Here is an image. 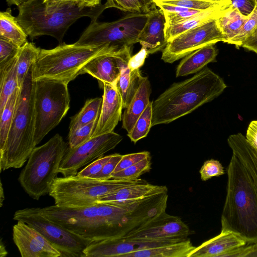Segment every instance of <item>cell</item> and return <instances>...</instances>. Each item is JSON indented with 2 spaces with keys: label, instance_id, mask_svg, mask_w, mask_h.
<instances>
[{
  "label": "cell",
  "instance_id": "6da1fadb",
  "mask_svg": "<svg viewBox=\"0 0 257 257\" xmlns=\"http://www.w3.org/2000/svg\"><path fill=\"white\" fill-rule=\"evenodd\" d=\"M139 201L96 203L76 208L54 205L40 209L43 215L52 222L94 241L118 238L124 216Z\"/></svg>",
  "mask_w": 257,
  "mask_h": 257
},
{
  "label": "cell",
  "instance_id": "d4e9b609",
  "mask_svg": "<svg viewBox=\"0 0 257 257\" xmlns=\"http://www.w3.org/2000/svg\"><path fill=\"white\" fill-rule=\"evenodd\" d=\"M231 6V2L227 0L219 6L201 11L181 23L165 27V35L166 41L168 42L182 33L206 22L217 19Z\"/></svg>",
  "mask_w": 257,
  "mask_h": 257
},
{
  "label": "cell",
  "instance_id": "f5cc1de1",
  "mask_svg": "<svg viewBox=\"0 0 257 257\" xmlns=\"http://www.w3.org/2000/svg\"><path fill=\"white\" fill-rule=\"evenodd\" d=\"M34 0H6L8 6L16 5L18 7Z\"/></svg>",
  "mask_w": 257,
  "mask_h": 257
},
{
  "label": "cell",
  "instance_id": "681fc988",
  "mask_svg": "<svg viewBox=\"0 0 257 257\" xmlns=\"http://www.w3.org/2000/svg\"><path fill=\"white\" fill-rule=\"evenodd\" d=\"M245 138L251 145L257 149V120L251 121L249 124Z\"/></svg>",
  "mask_w": 257,
  "mask_h": 257
},
{
  "label": "cell",
  "instance_id": "484cf974",
  "mask_svg": "<svg viewBox=\"0 0 257 257\" xmlns=\"http://www.w3.org/2000/svg\"><path fill=\"white\" fill-rule=\"evenodd\" d=\"M151 93L150 81L147 77H144L135 96L122 114V127L127 133L131 131L137 120L150 102Z\"/></svg>",
  "mask_w": 257,
  "mask_h": 257
},
{
  "label": "cell",
  "instance_id": "9f6ffc18",
  "mask_svg": "<svg viewBox=\"0 0 257 257\" xmlns=\"http://www.w3.org/2000/svg\"><path fill=\"white\" fill-rule=\"evenodd\" d=\"M0 186V207H2L3 204V201H4L5 197L4 193V191L2 183L1 181Z\"/></svg>",
  "mask_w": 257,
  "mask_h": 257
},
{
  "label": "cell",
  "instance_id": "11a10c76",
  "mask_svg": "<svg viewBox=\"0 0 257 257\" xmlns=\"http://www.w3.org/2000/svg\"><path fill=\"white\" fill-rule=\"evenodd\" d=\"M8 251H7L5 244L3 242L2 238L0 241V256L4 257L7 255Z\"/></svg>",
  "mask_w": 257,
  "mask_h": 257
},
{
  "label": "cell",
  "instance_id": "ac0fdd59",
  "mask_svg": "<svg viewBox=\"0 0 257 257\" xmlns=\"http://www.w3.org/2000/svg\"><path fill=\"white\" fill-rule=\"evenodd\" d=\"M165 25L163 12L154 4L148 13L147 22L138 37V42L146 49L148 55L163 51L166 47Z\"/></svg>",
  "mask_w": 257,
  "mask_h": 257
},
{
  "label": "cell",
  "instance_id": "d6986e66",
  "mask_svg": "<svg viewBox=\"0 0 257 257\" xmlns=\"http://www.w3.org/2000/svg\"><path fill=\"white\" fill-rule=\"evenodd\" d=\"M131 48L126 47L114 54L120 70L115 86L121 97L123 108L128 106L144 78L140 69L131 70L128 67V63L131 57Z\"/></svg>",
  "mask_w": 257,
  "mask_h": 257
},
{
  "label": "cell",
  "instance_id": "e0dca14e",
  "mask_svg": "<svg viewBox=\"0 0 257 257\" xmlns=\"http://www.w3.org/2000/svg\"><path fill=\"white\" fill-rule=\"evenodd\" d=\"M100 113L91 138L113 132L122 118V100L115 85H103Z\"/></svg>",
  "mask_w": 257,
  "mask_h": 257
},
{
  "label": "cell",
  "instance_id": "ab89813d",
  "mask_svg": "<svg viewBox=\"0 0 257 257\" xmlns=\"http://www.w3.org/2000/svg\"><path fill=\"white\" fill-rule=\"evenodd\" d=\"M199 173L201 179L206 181L212 177L223 175L225 171L224 167L219 161L212 159L204 162Z\"/></svg>",
  "mask_w": 257,
  "mask_h": 257
},
{
  "label": "cell",
  "instance_id": "603a6c76",
  "mask_svg": "<svg viewBox=\"0 0 257 257\" xmlns=\"http://www.w3.org/2000/svg\"><path fill=\"white\" fill-rule=\"evenodd\" d=\"M227 143L232 154L244 166L257 191V149L241 133L229 136Z\"/></svg>",
  "mask_w": 257,
  "mask_h": 257
},
{
  "label": "cell",
  "instance_id": "5b68a950",
  "mask_svg": "<svg viewBox=\"0 0 257 257\" xmlns=\"http://www.w3.org/2000/svg\"><path fill=\"white\" fill-rule=\"evenodd\" d=\"M32 67L19 88L6 149L0 156L1 171L23 167L36 147L34 141L35 81L32 79Z\"/></svg>",
  "mask_w": 257,
  "mask_h": 257
},
{
  "label": "cell",
  "instance_id": "d6a6232c",
  "mask_svg": "<svg viewBox=\"0 0 257 257\" xmlns=\"http://www.w3.org/2000/svg\"><path fill=\"white\" fill-rule=\"evenodd\" d=\"M19 91V88L18 87L9 97L2 112L0 113V156L3 154L6 149Z\"/></svg>",
  "mask_w": 257,
  "mask_h": 257
},
{
  "label": "cell",
  "instance_id": "3957f363",
  "mask_svg": "<svg viewBox=\"0 0 257 257\" xmlns=\"http://www.w3.org/2000/svg\"><path fill=\"white\" fill-rule=\"evenodd\" d=\"M226 194L221 231L233 232L247 244L257 242V191L239 159L232 154L227 168Z\"/></svg>",
  "mask_w": 257,
  "mask_h": 257
},
{
  "label": "cell",
  "instance_id": "52a82bcc",
  "mask_svg": "<svg viewBox=\"0 0 257 257\" xmlns=\"http://www.w3.org/2000/svg\"><path fill=\"white\" fill-rule=\"evenodd\" d=\"M67 148L62 137L57 134L33 150L18 178L21 186L32 198L38 200L49 194Z\"/></svg>",
  "mask_w": 257,
  "mask_h": 257
},
{
  "label": "cell",
  "instance_id": "ffe728a7",
  "mask_svg": "<svg viewBox=\"0 0 257 257\" xmlns=\"http://www.w3.org/2000/svg\"><path fill=\"white\" fill-rule=\"evenodd\" d=\"M165 192H168L166 186L153 185L140 178L103 196L96 203H116L137 200Z\"/></svg>",
  "mask_w": 257,
  "mask_h": 257
},
{
  "label": "cell",
  "instance_id": "74e56055",
  "mask_svg": "<svg viewBox=\"0 0 257 257\" xmlns=\"http://www.w3.org/2000/svg\"><path fill=\"white\" fill-rule=\"evenodd\" d=\"M97 120L77 128L68 134V144L70 148H75L89 140L92 137Z\"/></svg>",
  "mask_w": 257,
  "mask_h": 257
},
{
  "label": "cell",
  "instance_id": "277c9868",
  "mask_svg": "<svg viewBox=\"0 0 257 257\" xmlns=\"http://www.w3.org/2000/svg\"><path fill=\"white\" fill-rule=\"evenodd\" d=\"M18 7L16 18L31 39L48 35L60 44L66 31L78 19L87 17L96 21L107 9L105 3L87 7L74 2L44 0H34Z\"/></svg>",
  "mask_w": 257,
  "mask_h": 257
},
{
  "label": "cell",
  "instance_id": "ba28073f",
  "mask_svg": "<svg viewBox=\"0 0 257 257\" xmlns=\"http://www.w3.org/2000/svg\"><path fill=\"white\" fill-rule=\"evenodd\" d=\"M137 180H102L77 175L56 177L49 195L54 199L55 205L58 207L81 208L94 205L103 196Z\"/></svg>",
  "mask_w": 257,
  "mask_h": 257
},
{
  "label": "cell",
  "instance_id": "91938a15",
  "mask_svg": "<svg viewBox=\"0 0 257 257\" xmlns=\"http://www.w3.org/2000/svg\"></svg>",
  "mask_w": 257,
  "mask_h": 257
},
{
  "label": "cell",
  "instance_id": "2e32d148",
  "mask_svg": "<svg viewBox=\"0 0 257 257\" xmlns=\"http://www.w3.org/2000/svg\"><path fill=\"white\" fill-rule=\"evenodd\" d=\"M13 239L22 257H61V252L40 232L18 221L13 227Z\"/></svg>",
  "mask_w": 257,
  "mask_h": 257
},
{
  "label": "cell",
  "instance_id": "c3c4849f",
  "mask_svg": "<svg viewBox=\"0 0 257 257\" xmlns=\"http://www.w3.org/2000/svg\"><path fill=\"white\" fill-rule=\"evenodd\" d=\"M148 55L146 49L142 47L139 52L135 55L131 56L128 66L131 70L140 69L142 67L145 61V59Z\"/></svg>",
  "mask_w": 257,
  "mask_h": 257
},
{
  "label": "cell",
  "instance_id": "7dc6e473",
  "mask_svg": "<svg viewBox=\"0 0 257 257\" xmlns=\"http://www.w3.org/2000/svg\"><path fill=\"white\" fill-rule=\"evenodd\" d=\"M231 6L237 9L245 16H248L254 9L257 1L256 0H229Z\"/></svg>",
  "mask_w": 257,
  "mask_h": 257
},
{
  "label": "cell",
  "instance_id": "60d3db41",
  "mask_svg": "<svg viewBox=\"0 0 257 257\" xmlns=\"http://www.w3.org/2000/svg\"><path fill=\"white\" fill-rule=\"evenodd\" d=\"M20 47L5 39L0 37V66H3L15 58Z\"/></svg>",
  "mask_w": 257,
  "mask_h": 257
},
{
  "label": "cell",
  "instance_id": "4dcf8cb0",
  "mask_svg": "<svg viewBox=\"0 0 257 257\" xmlns=\"http://www.w3.org/2000/svg\"><path fill=\"white\" fill-rule=\"evenodd\" d=\"M102 102V98L96 97L87 99L81 109L71 118L69 132L86 125L98 119Z\"/></svg>",
  "mask_w": 257,
  "mask_h": 257
},
{
  "label": "cell",
  "instance_id": "7a4b0ae2",
  "mask_svg": "<svg viewBox=\"0 0 257 257\" xmlns=\"http://www.w3.org/2000/svg\"><path fill=\"white\" fill-rule=\"evenodd\" d=\"M226 87L223 79L208 67L173 83L152 101V126L169 123L192 112L218 97Z\"/></svg>",
  "mask_w": 257,
  "mask_h": 257
},
{
  "label": "cell",
  "instance_id": "f6af8a7d",
  "mask_svg": "<svg viewBox=\"0 0 257 257\" xmlns=\"http://www.w3.org/2000/svg\"><path fill=\"white\" fill-rule=\"evenodd\" d=\"M123 155L119 154L111 155L110 159L104 165L99 173L96 176L95 179L106 180L110 179V176L113 172Z\"/></svg>",
  "mask_w": 257,
  "mask_h": 257
},
{
  "label": "cell",
  "instance_id": "9a60e30c",
  "mask_svg": "<svg viewBox=\"0 0 257 257\" xmlns=\"http://www.w3.org/2000/svg\"><path fill=\"white\" fill-rule=\"evenodd\" d=\"M186 239L148 240L120 238L94 241L88 245L84 250V253L85 257H125L126 255L138 250Z\"/></svg>",
  "mask_w": 257,
  "mask_h": 257
},
{
  "label": "cell",
  "instance_id": "f35d334b",
  "mask_svg": "<svg viewBox=\"0 0 257 257\" xmlns=\"http://www.w3.org/2000/svg\"><path fill=\"white\" fill-rule=\"evenodd\" d=\"M107 8H114L130 13H148L139 0H106Z\"/></svg>",
  "mask_w": 257,
  "mask_h": 257
},
{
  "label": "cell",
  "instance_id": "680465c9",
  "mask_svg": "<svg viewBox=\"0 0 257 257\" xmlns=\"http://www.w3.org/2000/svg\"><path fill=\"white\" fill-rule=\"evenodd\" d=\"M257 1V0H256Z\"/></svg>",
  "mask_w": 257,
  "mask_h": 257
},
{
  "label": "cell",
  "instance_id": "cb8c5ba5",
  "mask_svg": "<svg viewBox=\"0 0 257 257\" xmlns=\"http://www.w3.org/2000/svg\"><path fill=\"white\" fill-rule=\"evenodd\" d=\"M218 50L215 44L197 49L184 57L176 68V76L181 77L195 73L208 63L216 61Z\"/></svg>",
  "mask_w": 257,
  "mask_h": 257
},
{
  "label": "cell",
  "instance_id": "9c48e42d",
  "mask_svg": "<svg viewBox=\"0 0 257 257\" xmlns=\"http://www.w3.org/2000/svg\"><path fill=\"white\" fill-rule=\"evenodd\" d=\"M148 13H129L111 22L91 21L78 40L79 46L105 45L114 54L138 43Z\"/></svg>",
  "mask_w": 257,
  "mask_h": 257
},
{
  "label": "cell",
  "instance_id": "7c38bea8",
  "mask_svg": "<svg viewBox=\"0 0 257 257\" xmlns=\"http://www.w3.org/2000/svg\"><path fill=\"white\" fill-rule=\"evenodd\" d=\"M225 41L217 19L209 21L169 41L162 51L161 59L172 63L201 48Z\"/></svg>",
  "mask_w": 257,
  "mask_h": 257
},
{
  "label": "cell",
  "instance_id": "816d5d0a",
  "mask_svg": "<svg viewBox=\"0 0 257 257\" xmlns=\"http://www.w3.org/2000/svg\"><path fill=\"white\" fill-rule=\"evenodd\" d=\"M45 1L52 2H71L80 4L87 7H94L101 4V0H44Z\"/></svg>",
  "mask_w": 257,
  "mask_h": 257
},
{
  "label": "cell",
  "instance_id": "8992f818",
  "mask_svg": "<svg viewBox=\"0 0 257 257\" xmlns=\"http://www.w3.org/2000/svg\"><path fill=\"white\" fill-rule=\"evenodd\" d=\"M105 54L114 53L105 45L61 43L52 49H41L32 67L33 80L54 81L68 85L81 74L82 69L90 61Z\"/></svg>",
  "mask_w": 257,
  "mask_h": 257
},
{
  "label": "cell",
  "instance_id": "5bb4252c",
  "mask_svg": "<svg viewBox=\"0 0 257 257\" xmlns=\"http://www.w3.org/2000/svg\"><path fill=\"white\" fill-rule=\"evenodd\" d=\"M191 231L188 225L178 216L166 212L127 234L123 238L136 240L186 239Z\"/></svg>",
  "mask_w": 257,
  "mask_h": 257
},
{
  "label": "cell",
  "instance_id": "db71d44e",
  "mask_svg": "<svg viewBox=\"0 0 257 257\" xmlns=\"http://www.w3.org/2000/svg\"><path fill=\"white\" fill-rule=\"evenodd\" d=\"M146 11L148 13L154 4L153 0H139Z\"/></svg>",
  "mask_w": 257,
  "mask_h": 257
},
{
  "label": "cell",
  "instance_id": "8d00e7d4",
  "mask_svg": "<svg viewBox=\"0 0 257 257\" xmlns=\"http://www.w3.org/2000/svg\"><path fill=\"white\" fill-rule=\"evenodd\" d=\"M159 2L176 5L189 9L198 11H205L218 6L227 0L220 1L213 0H156Z\"/></svg>",
  "mask_w": 257,
  "mask_h": 257
},
{
  "label": "cell",
  "instance_id": "6f0895ef",
  "mask_svg": "<svg viewBox=\"0 0 257 257\" xmlns=\"http://www.w3.org/2000/svg\"><path fill=\"white\" fill-rule=\"evenodd\" d=\"M213 1H223V0H213Z\"/></svg>",
  "mask_w": 257,
  "mask_h": 257
},
{
  "label": "cell",
  "instance_id": "8fae6325",
  "mask_svg": "<svg viewBox=\"0 0 257 257\" xmlns=\"http://www.w3.org/2000/svg\"><path fill=\"white\" fill-rule=\"evenodd\" d=\"M13 219L38 230L61 252V257H85L84 250L92 241L50 220L39 207L18 210Z\"/></svg>",
  "mask_w": 257,
  "mask_h": 257
},
{
  "label": "cell",
  "instance_id": "f907efd6",
  "mask_svg": "<svg viewBox=\"0 0 257 257\" xmlns=\"http://www.w3.org/2000/svg\"><path fill=\"white\" fill-rule=\"evenodd\" d=\"M241 47L257 54V28L252 34L242 42Z\"/></svg>",
  "mask_w": 257,
  "mask_h": 257
},
{
  "label": "cell",
  "instance_id": "44dd1931",
  "mask_svg": "<svg viewBox=\"0 0 257 257\" xmlns=\"http://www.w3.org/2000/svg\"><path fill=\"white\" fill-rule=\"evenodd\" d=\"M246 244V241L238 235L221 231L217 235L195 247L189 257H223L229 251Z\"/></svg>",
  "mask_w": 257,
  "mask_h": 257
},
{
  "label": "cell",
  "instance_id": "e575fe53",
  "mask_svg": "<svg viewBox=\"0 0 257 257\" xmlns=\"http://www.w3.org/2000/svg\"><path fill=\"white\" fill-rule=\"evenodd\" d=\"M151 164V157L150 156L126 169L112 173L110 176V179L137 180L140 179V177L143 174L150 172Z\"/></svg>",
  "mask_w": 257,
  "mask_h": 257
},
{
  "label": "cell",
  "instance_id": "83f0119b",
  "mask_svg": "<svg viewBox=\"0 0 257 257\" xmlns=\"http://www.w3.org/2000/svg\"><path fill=\"white\" fill-rule=\"evenodd\" d=\"M28 36L17 18L12 15L10 8L0 13L1 38L11 41L21 48L28 42Z\"/></svg>",
  "mask_w": 257,
  "mask_h": 257
},
{
  "label": "cell",
  "instance_id": "4316f807",
  "mask_svg": "<svg viewBox=\"0 0 257 257\" xmlns=\"http://www.w3.org/2000/svg\"><path fill=\"white\" fill-rule=\"evenodd\" d=\"M195 248L188 238L176 242L138 250L125 257H189Z\"/></svg>",
  "mask_w": 257,
  "mask_h": 257
},
{
  "label": "cell",
  "instance_id": "d590c367",
  "mask_svg": "<svg viewBox=\"0 0 257 257\" xmlns=\"http://www.w3.org/2000/svg\"><path fill=\"white\" fill-rule=\"evenodd\" d=\"M257 28V4L238 33L227 43L233 44L237 48L241 47L242 42L249 37Z\"/></svg>",
  "mask_w": 257,
  "mask_h": 257
},
{
  "label": "cell",
  "instance_id": "4fadbf2b",
  "mask_svg": "<svg viewBox=\"0 0 257 257\" xmlns=\"http://www.w3.org/2000/svg\"><path fill=\"white\" fill-rule=\"evenodd\" d=\"M122 137L114 132L91 138L75 148L68 147L61 162L59 173L63 177L76 175L81 167L113 149Z\"/></svg>",
  "mask_w": 257,
  "mask_h": 257
},
{
  "label": "cell",
  "instance_id": "7402d4cb",
  "mask_svg": "<svg viewBox=\"0 0 257 257\" xmlns=\"http://www.w3.org/2000/svg\"><path fill=\"white\" fill-rule=\"evenodd\" d=\"M120 70L114 54L98 56L87 63L81 74L87 73L98 81L100 87L104 83L115 85L120 75Z\"/></svg>",
  "mask_w": 257,
  "mask_h": 257
},
{
  "label": "cell",
  "instance_id": "ee69618b",
  "mask_svg": "<svg viewBox=\"0 0 257 257\" xmlns=\"http://www.w3.org/2000/svg\"><path fill=\"white\" fill-rule=\"evenodd\" d=\"M201 11L191 10L186 12L171 13L163 12L165 17V27L181 23L197 14Z\"/></svg>",
  "mask_w": 257,
  "mask_h": 257
},
{
  "label": "cell",
  "instance_id": "f1b7e54d",
  "mask_svg": "<svg viewBox=\"0 0 257 257\" xmlns=\"http://www.w3.org/2000/svg\"><path fill=\"white\" fill-rule=\"evenodd\" d=\"M17 59L18 55L4 65L0 66V113L9 97L18 87Z\"/></svg>",
  "mask_w": 257,
  "mask_h": 257
},
{
  "label": "cell",
  "instance_id": "836d02e7",
  "mask_svg": "<svg viewBox=\"0 0 257 257\" xmlns=\"http://www.w3.org/2000/svg\"><path fill=\"white\" fill-rule=\"evenodd\" d=\"M152 101H150L147 107L137 120L127 136L135 144L141 139L147 136L152 127Z\"/></svg>",
  "mask_w": 257,
  "mask_h": 257
},
{
  "label": "cell",
  "instance_id": "bcb514c9",
  "mask_svg": "<svg viewBox=\"0 0 257 257\" xmlns=\"http://www.w3.org/2000/svg\"><path fill=\"white\" fill-rule=\"evenodd\" d=\"M224 257H257V242L235 248L226 253Z\"/></svg>",
  "mask_w": 257,
  "mask_h": 257
},
{
  "label": "cell",
  "instance_id": "f546056e",
  "mask_svg": "<svg viewBox=\"0 0 257 257\" xmlns=\"http://www.w3.org/2000/svg\"><path fill=\"white\" fill-rule=\"evenodd\" d=\"M247 18L236 8L231 6L217 19L218 25L223 34L225 43H228L240 30Z\"/></svg>",
  "mask_w": 257,
  "mask_h": 257
},
{
  "label": "cell",
  "instance_id": "1f68e13d",
  "mask_svg": "<svg viewBox=\"0 0 257 257\" xmlns=\"http://www.w3.org/2000/svg\"><path fill=\"white\" fill-rule=\"evenodd\" d=\"M40 49L34 43L28 42L20 48L17 65L19 88L22 86L28 71L38 58Z\"/></svg>",
  "mask_w": 257,
  "mask_h": 257
},
{
  "label": "cell",
  "instance_id": "30bf717a",
  "mask_svg": "<svg viewBox=\"0 0 257 257\" xmlns=\"http://www.w3.org/2000/svg\"><path fill=\"white\" fill-rule=\"evenodd\" d=\"M70 101L67 84L50 80L35 81L34 141L36 146L65 116L69 109Z\"/></svg>",
  "mask_w": 257,
  "mask_h": 257
},
{
  "label": "cell",
  "instance_id": "b9f144b4",
  "mask_svg": "<svg viewBox=\"0 0 257 257\" xmlns=\"http://www.w3.org/2000/svg\"><path fill=\"white\" fill-rule=\"evenodd\" d=\"M110 157L111 155L103 156L95 160L81 171L78 172L77 175L82 177L95 178L96 176L101 171L103 166L110 159Z\"/></svg>",
  "mask_w": 257,
  "mask_h": 257
},
{
  "label": "cell",
  "instance_id": "7bdbcfd3",
  "mask_svg": "<svg viewBox=\"0 0 257 257\" xmlns=\"http://www.w3.org/2000/svg\"><path fill=\"white\" fill-rule=\"evenodd\" d=\"M150 156H151L150 153L148 151L123 155L121 160L118 163L113 173H115L126 169Z\"/></svg>",
  "mask_w": 257,
  "mask_h": 257
}]
</instances>
